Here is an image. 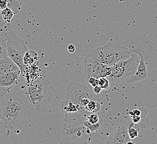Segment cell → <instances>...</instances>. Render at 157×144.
Masks as SVG:
<instances>
[{"label": "cell", "mask_w": 157, "mask_h": 144, "mask_svg": "<svg viewBox=\"0 0 157 144\" xmlns=\"http://www.w3.org/2000/svg\"><path fill=\"white\" fill-rule=\"evenodd\" d=\"M125 46L140 58L136 73L127 78L128 83L145 81L157 75V47L153 38L149 36L132 38Z\"/></svg>", "instance_id": "6da1fadb"}, {"label": "cell", "mask_w": 157, "mask_h": 144, "mask_svg": "<svg viewBox=\"0 0 157 144\" xmlns=\"http://www.w3.org/2000/svg\"><path fill=\"white\" fill-rule=\"evenodd\" d=\"M0 100V121L10 130L30 115L31 106L22 91L13 88Z\"/></svg>", "instance_id": "7a4b0ae2"}, {"label": "cell", "mask_w": 157, "mask_h": 144, "mask_svg": "<svg viewBox=\"0 0 157 144\" xmlns=\"http://www.w3.org/2000/svg\"><path fill=\"white\" fill-rule=\"evenodd\" d=\"M132 53L130 49L127 46L111 41L87 54L99 63L108 66H113L121 60L129 58Z\"/></svg>", "instance_id": "3957f363"}, {"label": "cell", "mask_w": 157, "mask_h": 144, "mask_svg": "<svg viewBox=\"0 0 157 144\" xmlns=\"http://www.w3.org/2000/svg\"><path fill=\"white\" fill-rule=\"evenodd\" d=\"M52 89L50 81L45 78H39L31 82L23 93L29 105L40 111L50 102Z\"/></svg>", "instance_id": "277c9868"}, {"label": "cell", "mask_w": 157, "mask_h": 144, "mask_svg": "<svg viewBox=\"0 0 157 144\" xmlns=\"http://www.w3.org/2000/svg\"><path fill=\"white\" fill-rule=\"evenodd\" d=\"M132 53L129 58L121 60L113 66L112 74L106 77L110 84V90H115L121 81L136 73L140 58L136 53Z\"/></svg>", "instance_id": "5b68a950"}, {"label": "cell", "mask_w": 157, "mask_h": 144, "mask_svg": "<svg viewBox=\"0 0 157 144\" xmlns=\"http://www.w3.org/2000/svg\"><path fill=\"white\" fill-rule=\"evenodd\" d=\"M4 33H1L6 38L7 56L10 57L21 69L22 73L27 66L24 63V57L28 51L26 43L23 38H19L9 28H5Z\"/></svg>", "instance_id": "8992f818"}, {"label": "cell", "mask_w": 157, "mask_h": 144, "mask_svg": "<svg viewBox=\"0 0 157 144\" xmlns=\"http://www.w3.org/2000/svg\"><path fill=\"white\" fill-rule=\"evenodd\" d=\"M66 99L80 108H85L90 100L98 101L99 98L90 88L78 83L73 82L67 87Z\"/></svg>", "instance_id": "52a82bcc"}, {"label": "cell", "mask_w": 157, "mask_h": 144, "mask_svg": "<svg viewBox=\"0 0 157 144\" xmlns=\"http://www.w3.org/2000/svg\"><path fill=\"white\" fill-rule=\"evenodd\" d=\"M63 138L60 144H89L94 139L90 129L82 124L78 126L63 125Z\"/></svg>", "instance_id": "ba28073f"}, {"label": "cell", "mask_w": 157, "mask_h": 144, "mask_svg": "<svg viewBox=\"0 0 157 144\" xmlns=\"http://www.w3.org/2000/svg\"><path fill=\"white\" fill-rule=\"evenodd\" d=\"M24 79L21 72H10L0 75V99Z\"/></svg>", "instance_id": "9c48e42d"}, {"label": "cell", "mask_w": 157, "mask_h": 144, "mask_svg": "<svg viewBox=\"0 0 157 144\" xmlns=\"http://www.w3.org/2000/svg\"><path fill=\"white\" fill-rule=\"evenodd\" d=\"M106 66L99 63L91 57L88 54L84 56V75L86 81L89 78H95L99 79L101 73Z\"/></svg>", "instance_id": "30bf717a"}, {"label": "cell", "mask_w": 157, "mask_h": 144, "mask_svg": "<svg viewBox=\"0 0 157 144\" xmlns=\"http://www.w3.org/2000/svg\"><path fill=\"white\" fill-rule=\"evenodd\" d=\"M129 123L128 121L123 125L119 126L112 133L106 141V144H128L130 141L128 129Z\"/></svg>", "instance_id": "8fae6325"}, {"label": "cell", "mask_w": 157, "mask_h": 144, "mask_svg": "<svg viewBox=\"0 0 157 144\" xmlns=\"http://www.w3.org/2000/svg\"><path fill=\"white\" fill-rule=\"evenodd\" d=\"M13 72H21L18 65L9 56L0 59V75Z\"/></svg>", "instance_id": "7c38bea8"}, {"label": "cell", "mask_w": 157, "mask_h": 144, "mask_svg": "<svg viewBox=\"0 0 157 144\" xmlns=\"http://www.w3.org/2000/svg\"><path fill=\"white\" fill-rule=\"evenodd\" d=\"M59 108L61 111L65 113H72L79 111L85 108H80L78 105L75 104L74 103L65 100L61 103L59 105Z\"/></svg>", "instance_id": "4fadbf2b"}, {"label": "cell", "mask_w": 157, "mask_h": 144, "mask_svg": "<svg viewBox=\"0 0 157 144\" xmlns=\"http://www.w3.org/2000/svg\"><path fill=\"white\" fill-rule=\"evenodd\" d=\"M39 58L36 52L34 50H29L26 52L24 57V63L27 66L33 64Z\"/></svg>", "instance_id": "5bb4252c"}, {"label": "cell", "mask_w": 157, "mask_h": 144, "mask_svg": "<svg viewBox=\"0 0 157 144\" xmlns=\"http://www.w3.org/2000/svg\"><path fill=\"white\" fill-rule=\"evenodd\" d=\"M85 109L89 113H96L100 110L101 105L98 101L91 100L85 106Z\"/></svg>", "instance_id": "9a60e30c"}, {"label": "cell", "mask_w": 157, "mask_h": 144, "mask_svg": "<svg viewBox=\"0 0 157 144\" xmlns=\"http://www.w3.org/2000/svg\"><path fill=\"white\" fill-rule=\"evenodd\" d=\"M1 17L3 18L5 22L10 23L12 20L14 15V13L12 11V9H10L9 7H7L4 9H1Z\"/></svg>", "instance_id": "2e32d148"}, {"label": "cell", "mask_w": 157, "mask_h": 144, "mask_svg": "<svg viewBox=\"0 0 157 144\" xmlns=\"http://www.w3.org/2000/svg\"><path fill=\"white\" fill-rule=\"evenodd\" d=\"M7 56V48L6 38L2 34L0 37V59Z\"/></svg>", "instance_id": "e0dca14e"}, {"label": "cell", "mask_w": 157, "mask_h": 144, "mask_svg": "<svg viewBox=\"0 0 157 144\" xmlns=\"http://www.w3.org/2000/svg\"><path fill=\"white\" fill-rule=\"evenodd\" d=\"M103 123L102 119H100L98 123L95 124H92L90 123L87 120H85L84 122L85 126L88 127V128L90 129L91 132L92 133L94 132H97L103 126Z\"/></svg>", "instance_id": "ac0fdd59"}, {"label": "cell", "mask_w": 157, "mask_h": 144, "mask_svg": "<svg viewBox=\"0 0 157 144\" xmlns=\"http://www.w3.org/2000/svg\"><path fill=\"white\" fill-rule=\"evenodd\" d=\"M98 85L104 90H110V84L108 79L106 77L100 78L98 80Z\"/></svg>", "instance_id": "d6986e66"}, {"label": "cell", "mask_w": 157, "mask_h": 144, "mask_svg": "<svg viewBox=\"0 0 157 144\" xmlns=\"http://www.w3.org/2000/svg\"><path fill=\"white\" fill-rule=\"evenodd\" d=\"M101 118L96 114H92L88 115L86 118V120L90 124H97Z\"/></svg>", "instance_id": "ffe728a7"}, {"label": "cell", "mask_w": 157, "mask_h": 144, "mask_svg": "<svg viewBox=\"0 0 157 144\" xmlns=\"http://www.w3.org/2000/svg\"><path fill=\"white\" fill-rule=\"evenodd\" d=\"M113 69V66H106L101 73L100 78L102 77H108L112 74V71Z\"/></svg>", "instance_id": "44dd1931"}, {"label": "cell", "mask_w": 157, "mask_h": 144, "mask_svg": "<svg viewBox=\"0 0 157 144\" xmlns=\"http://www.w3.org/2000/svg\"><path fill=\"white\" fill-rule=\"evenodd\" d=\"M98 80L99 79L95 78H89L87 81L88 84H90L92 87H95L97 85H98Z\"/></svg>", "instance_id": "7402d4cb"}, {"label": "cell", "mask_w": 157, "mask_h": 144, "mask_svg": "<svg viewBox=\"0 0 157 144\" xmlns=\"http://www.w3.org/2000/svg\"><path fill=\"white\" fill-rule=\"evenodd\" d=\"M139 110L141 111V115L140 117L142 118H145L148 115V110H147V109L145 108H143V107H141V108H139Z\"/></svg>", "instance_id": "603a6c76"}, {"label": "cell", "mask_w": 157, "mask_h": 144, "mask_svg": "<svg viewBox=\"0 0 157 144\" xmlns=\"http://www.w3.org/2000/svg\"><path fill=\"white\" fill-rule=\"evenodd\" d=\"M142 117L140 116H137V115L132 117V120L134 123L136 124L139 123L142 120Z\"/></svg>", "instance_id": "cb8c5ba5"}, {"label": "cell", "mask_w": 157, "mask_h": 144, "mask_svg": "<svg viewBox=\"0 0 157 144\" xmlns=\"http://www.w3.org/2000/svg\"><path fill=\"white\" fill-rule=\"evenodd\" d=\"M102 89H103L102 88L99 86V85H97L95 87H93V89L94 93H95L97 95H98L101 92V91Z\"/></svg>", "instance_id": "d4e9b609"}, {"label": "cell", "mask_w": 157, "mask_h": 144, "mask_svg": "<svg viewBox=\"0 0 157 144\" xmlns=\"http://www.w3.org/2000/svg\"><path fill=\"white\" fill-rule=\"evenodd\" d=\"M8 5V1L7 0H1V9H4L7 7Z\"/></svg>", "instance_id": "484cf974"}, {"label": "cell", "mask_w": 157, "mask_h": 144, "mask_svg": "<svg viewBox=\"0 0 157 144\" xmlns=\"http://www.w3.org/2000/svg\"><path fill=\"white\" fill-rule=\"evenodd\" d=\"M67 50L70 53H74L76 51L75 46L73 45H70L67 47Z\"/></svg>", "instance_id": "4316f807"}, {"label": "cell", "mask_w": 157, "mask_h": 144, "mask_svg": "<svg viewBox=\"0 0 157 144\" xmlns=\"http://www.w3.org/2000/svg\"><path fill=\"white\" fill-rule=\"evenodd\" d=\"M133 113H134V116H140L141 115V111L139 110V109H134L133 110Z\"/></svg>", "instance_id": "83f0119b"}]
</instances>
